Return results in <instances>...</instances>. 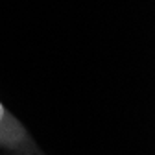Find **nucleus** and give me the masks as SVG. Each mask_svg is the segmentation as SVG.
Instances as JSON below:
<instances>
[{"label":"nucleus","mask_w":155,"mask_h":155,"mask_svg":"<svg viewBox=\"0 0 155 155\" xmlns=\"http://www.w3.org/2000/svg\"><path fill=\"white\" fill-rule=\"evenodd\" d=\"M0 150L13 155H43L26 126L0 102Z\"/></svg>","instance_id":"obj_1"}]
</instances>
